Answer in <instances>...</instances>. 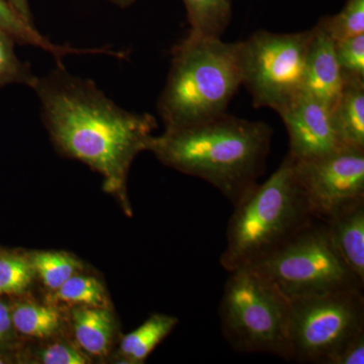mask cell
<instances>
[{"label": "cell", "mask_w": 364, "mask_h": 364, "mask_svg": "<svg viewBox=\"0 0 364 364\" xmlns=\"http://www.w3.org/2000/svg\"><path fill=\"white\" fill-rule=\"evenodd\" d=\"M32 90L57 150L100 173L105 191L126 205L129 171L136 155L149 148L155 117L119 107L92 80L69 73L63 64L38 77Z\"/></svg>", "instance_id": "cell-1"}, {"label": "cell", "mask_w": 364, "mask_h": 364, "mask_svg": "<svg viewBox=\"0 0 364 364\" xmlns=\"http://www.w3.org/2000/svg\"><path fill=\"white\" fill-rule=\"evenodd\" d=\"M272 129L229 114L153 136L148 151L166 166L208 182L235 203L265 168Z\"/></svg>", "instance_id": "cell-2"}, {"label": "cell", "mask_w": 364, "mask_h": 364, "mask_svg": "<svg viewBox=\"0 0 364 364\" xmlns=\"http://www.w3.org/2000/svg\"><path fill=\"white\" fill-rule=\"evenodd\" d=\"M242 85L239 42L188 33L172 50L157 111L165 131L205 123L226 114Z\"/></svg>", "instance_id": "cell-3"}, {"label": "cell", "mask_w": 364, "mask_h": 364, "mask_svg": "<svg viewBox=\"0 0 364 364\" xmlns=\"http://www.w3.org/2000/svg\"><path fill=\"white\" fill-rule=\"evenodd\" d=\"M315 221L287 154L267 181L235 203L220 262L229 272L252 267Z\"/></svg>", "instance_id": "cell-4"}, {"label": "cell", "mask_w": 364, "mask_h": 364, "mask_svg": "<svg viewBox=\"0 0 364 364\" xmlns=\"http://www.w3.org/2000/svg\"><path fill=\"white\" fill-rule=\"evenodd\" d=\"M230 273L220 304L228 343L240 353H269L291 360V301L254 268Z\"/></svg>", "instance_id": "cell-5"}, {"label": "cell", "mask_w": 364, "mask_h": 364, "mask_svg": "<svg viewBox=\"0 0 364 364\" xmlns=\"http://www.w3.org/2000/svg\"><path fill=\"white\" fill-rule=\"evenodd\" d=\"M254 269L272 280L289 301L363 289L333 246L324 223L314 222Z\"/></svg>", "instance_id": "cell-6"}, {"label": "cell", "mask_w": 364, "mask_h": 364, "mask_svg": "<svg viewBox=\"0 0 364 364\" xmlns=\"http://www.w3.org/2000/svg\"><path fill=\"white\" fill-rule=\"evenodd\" d=\"M312 38L313 28L293 33L262 30L239 42L242 85L256 109L268 107L279 114L303 92Z\"/></svg>", "instance_id": "cell-7"}, {"label": "cell", "mask_w": 364, "mask_h": 364, "mask_svg": "<svg viewBox=\"0 0 364 364\" xmlns=\"http://www.w3.org/2000/svg\"><path fill=\"white\" fill-rule=\"evenodd\" d=\"M291 360L330 364L364 332L363 289L291 301Z\"/></svg>", "instance_id": "cell-8"}, {"label": "cell", "mask_w": 364, "mask_h": 364, "mask_svg": "<svg viewBox=\"0 0 364 364\" xmlns=\"http://www.w3.org/2000/svg\"><path fill=\"white\" fill-rule=\"evenodd\" d=\"M294 166L311 214L318 221L327 222L364 200L363 149H340L316 159L294 160Z\"/></svg>", "instance_id": "cell-9"}, {"label": "cell", "mask_w": 364, "mask_h": 364, "mask_svg": "<svg viewBox=\"0 0 364 364\" xmlns=\"http://www.w3.org/2000/svg\"><path fill=\"white\" fill-rule=\"evenodd\" d=\"M279 114L289 134L287 154L294 160L316 159L343 149L335 133L331 111L304 91Z\"/></svg>", "instance_id": "cell-10"}, {"label": "cell", "mask_w": 364, "mask_h": 364, "mask_svg": "<svg viewBox=\"0 0 364 364\" xmlns=\"http://www.w3.org/2000/svg\"><path fill=\"white\" fill-rule=\"evenodd\" d=\"M312 28L303 91L331 111L343 88L344 78L337 61L332 36L321 21Z\"/></svg>", "instance_id": "cell-11"}, {"label": "cell", "mask_w": 364, "mask_h": 364, "mask_svg": "<svg viewBox=\"0 0 364 364\" xmlns=\"http://www.w3.org/2000/svg\"><path fill=\"white\" fill-rule=\"evenodd\" d=\"M324 224L340 257L364 284V200L340 210Z\"/></svg>", "instance_id": "cell-12"}, {"label": "cell", "mask_w": 364, "mask_h": 364, "mask_svg": "<svg viewBox=\"0 0 364 364\" xmlns=\"http://www.w3.org/2000/svg\"><path fill=\"white\" fill-rule=\"evenodd\" d=\"M331 117L340 146L364 150V80L344 81Z\"/></svg>", "instance_id": "cell-13"}, {"label": "cell", "mask_w": 364, "mask_h": 364, "mask_svg": "<svg viewBox=\"0 0 364 364\" xmlns=\"http://www.w3.org/2000/svg\"><path fill=\"white\" fill-rule=\"evenodd\" d=\"M74 337L87 355L109 353L114 334V318L107 306H75L72 311Z\"/></svg>", "instance_id": "cell-14"}, {"label": "cell", "mask_w": 364, "mask_h": 364, "mask_svg": "<svg viewBox=\"0 0 364 364\" xmlns=\"http://www.w3.org/2000/svg\"><path fill=\"white\" fill-rule=\"evenodd\" d=\"M0 31L13 38L18 45L33 46L50 53L57 64L62 63V59L70 54H109L112 56H119L117 51H111L107 48L104 49H76L69 45H57L48 40L40 32L35 25L28 21L16 13L6 0H0Z\"/></svg>", "instance_id": "cell-15"}, {"label": "cell", "mask_w": 364, "mask_h": 364, "mask_svg": "<svg viewBox=\"0 0 364 364\" xmlns=\"http://www.w3.org/2000/svg\"><path fill=\"white\" fill-rule=\"evenodd\" d=\"M178 324V318L153 314L140 327L122 339L119 353L130 363H142Z\"/></svg>", "instance_id": "cell-16"}, {"label": "cell", "mask_w": 364, "mask_h": 364, "mask_svg": "<svg viewBox=\"0 0 364 364\" xmlns=\"http://www.w3.org/2000/svg\"><path fill=\"white\" fill-rule=\"evenodd\" d=\"M11 321L16 334L28 338L46 340L58 334L63 318L56 306L21 301L11 306Z\"/></svg>", "instance_id": "cell-17"}, {"label": "cell", "mask_w": 364, "mask_h": 364, "mask_svg": "<svg viewBox=\"0 0 364 364\" xmlns=\"http://www.w3.org/2000/svg\"><path fill=\"white\" fill-rule=\"evenodd\" d=\"M191 30L200 37L222 38L232 18V0H181Z\"/></svg>", "instance_id": "cell-18"}, {"label": "cell", "mask_w": 364, "mask_h": 364, "mask_svg": "<svg viewBox=\"0 0 364 364\" xmlns=\"http://www.w3.org/2000/svg\"><path fill=\"white\" fill-rule=\"evenodd\" d=\"M50 305L107 306V294L102 282L93 277L75 274L49 296Z\"/></svg>", "instance_id": "cell-19"}, {"label": "cell", "mask_w": 364, "mask_h": 364, "mask_svg": "<svg viewBox=\"0 0 364 364\" xmlns=\"http://www.w3.org/2000/svg\"><path fill=\"white\" fill-rule=\"evenodd\" d=\"M28 256L35 275L51 291L58 289L67 279L82 269L80 261L61 251H36Z\"/></svg>", "instance_id": "cell-20"}, {"label": "cell", "mask_w": 364, "mask_h": 364, "mask_svg": "<svg viewBox=\"0 0 364 364\" xmlns=\"http://www.w3.org/2000/svg\"><path fill=\"white\" fill-rule=\"evenodd\" d=\"M33 277L35 272L28 256L0 251V296L23 294L30 287Z\"/></svg>", "instance_id": "cell-21"}, {"label": "cell", "mask_w": 364, "mask_h": 364, "mask_svg": "<svg viewBox=\"0 0 364 364\" xmlns=\"http://www.w3.org/2000/svg\"><path fill=\"white\" fill-rule=\"evenodd\" d=\"M13 38L0 31V88L11 85H23L33 88L38 76L30 64L21 61L14 51Z\"/></svg>", "instance_id": "cell-22"}, {"label": "cell", "mask_w": 364, "mask_h": 364, "mask_svg": "<svg viewBox=\"0 0 364 364\" xmlns=\"http://www.w3.org/2000/svg\"><path fill=\"white\" fill-rule=\"evenodd\" d=\"M334 40L364 33V0H347L339 14L321 18Z\"/></svg>", "instance_id": "cell-23"}, {"label": "cell", "mask_w": 364, "mask_h": 364, "mask_svg": "<svg viewBox=\"0 0 364 364\" xmlns=\"http://www.w3.org/2000/svg\"><path fill=\"white\" fill-rule=\"evenodd\" d=\"M335 53L345 80H364V33L334 40Z\"/></svg>", "instance_id": "cell-24"}, {"label": "cell", "mask_w": 364, "mask_h": 364, "mask_svg": "<svg viewBox=\"0 0 364 364\" xmlns=\"http://www.w3.org/2000/svg\"><path fill=\"white\" fill-rule=\"evenodd\" d=\"M37 360L43 364H86L90 363L87 354L82 352L79 347L69 343V342L60 341L43 347L38 350Z\"/></svg>", "instance_id": "cell-25"}, {"label": "cell", "mask_w": 364, "mask_h": 364, "mask_svg": "<svg viewBox=\"0 0 364 364\" xmlns=\"http://www.w3.org/2000/svg\"><path fill=\"white\" fill-rule=\"evenodd\" d=\"M364 332L349 342L330 364H363Z\"/></svg>", "instance_id": "cell-26"}, {"label": "cell", "mask_w": 364, "mask_h": 364, "mask_svg": "<svg viewBox=\"0 0 364 364\" xmlns=\"http://www.w3.org/2000/svg\"><path fill=\"white\" fill-rule=\"evenodd\" d=\"M16 332L11 321V306L0 299V352L11 348L16 341Z\"/></svg>", "instance_id": "cell-27"}, {"label": "cell", "mask_w": 364, "mask_h": 364, "mask_svg": "<svg viewBox=\"0 0 364 364\" xmlns=\"http://www.w3.org/2000/svg\"><path fill=\"white\" fill-rule=\"evenodd\" d=\"M11 7L16 11L23 20L28 21L31 25H33V14L31 11L28 0H6Z\"/></svg>", "instance_id": "cell-28"}, {"label": "cell", "mask_w": 364, "mask_h": 364, "mask_svg": "<svg viewBox=\"0 0 364 364\" xmlns=\"http://www.w3.org/2000/svg\"><path fill=\"white\" fill-rule=\"evenodd\" d=\"M109 1H111L114 6H119V9H127L135 4L136 0H109Z\"/></svg>", "instance_id": "cell-29"}, {"label": "cell", "mask_w": 364, "mask_h": 364, "mask_svg": "<svg viewBox=\"0 0 364 364\" xmlns=\"http://www.w3.org/2000/svg\"><path fill=\"white\" fill-rule=\"evenodd\" d=\"M9 360H11V359L6 358V356L2 355L1 352H0V364L9 363Z\"/></svg>", "instance_id": "cell-30"}]
</instances>
